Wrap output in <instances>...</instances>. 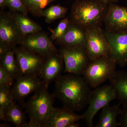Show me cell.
I'll return each mask as SVG.
<instances>
[{"label":"cell","mask_w":127,"mask_h":127,"mask_svg":"<svg viewBox=\"0 0 127 127\" xmlns=\"http://www.w3.org/2000/svg\"><path fill=\"white\" fill-rule=\"evenodd\" d=\"M56 97L73 111H80L88 104L91 91L84 77L70 74L61 75L55 80Z\"/></svg>","instance_id":"1"},{"label":"cell","mask_w":127,"mask_h":127,"mask_svg":"<svg viewBox=\"0 0 127 127\" xmlns=\"http://www.w3.org/2000/svg\"><path fill=\"white\" fill-rule=\"evenodd\" d=\"M108 7V4L98 0H76L72 6L70 20L86 30L101 27Z\"/></svg>","instance_id":"2"},{"label":"cell","mask_w":127,"mask_h":127,"mask_svg":"<svg viewBox=\"0 0 127 127\" xmlns=\"http://www.w3.org/2000/svg\"><path fill=\"white\" fill-rule=\"evenodd\" d=\"M45 84L22 106L29 116L30 121L26 127H43L53 108L55 94L50 93Z\"/></svg>","instance_id":"3"},{"label":"cell","mask_w":127,"mask_h":127,"mask_svg":"<svg viewBox=\"0 0 127 127\" xmlns=\"http://www.w3.org/2000/svg\"><path fill=\"white\" fill-rule=\"evenodd\" d=\"M116 64L109 56L90 61L83 73L89 87L96 88L109 80L116 72Z\"/></svg>","instance_id":"4"},{"label":"cell","mask_w":127,"mask_h":127,"mask_svg":"<svg viewBox=\"0 0 127 127\" xmlns=\"http://www.w3.org/2000/svg\"><path fill=\"white\" fill-rule=\"evenodd\" d=\"M116 99V91L111 84L96 88L91 91L89 99V106L82 114V119L84 120L88 127H93V119L98 112Z\"/></svg>","instance_id":"5"},{"label":"cell","mask_w":127,"mask_h":127,"mask_svg":"<svg viewBox=\"0 0 127 127\" xmlns=\"http://www.w3.org/2000/svg\"><path fill=\"white\" fill-rule=\"evenodd\" d=\"M65 64L64 72L73 75H82L90 60L85 48L61 46L59 51Z\"/></svg>","instance_id":"6"},{"label":"cell","mask_w":127,"mask_h":127,"mask_svg":"<svg viewBox=\"0 0 127 127\" xmlns=\"http://www.w3.org/2000/svg\"><path fill=\"white\" fill-rule=\"evenodd\" d=\"M24 35L18 28L10 12L0 13V44L9 50L21 44Z\"/></svg>","instance_id":"7"},{"label":"cell","mask_w":127,"mask_h":127,"mask_svg":"<svg viewBox=\"0 0 127 127\" xmlns=\"http://www.w3.org/2000/svg\"><path fill=\"white\" fill-rule=\"evenodd\" d=\"M86 31L87 43L85 49L90 61L101 57L110 56L111 48L104 30L97 27Z\"/></svg>","instance_id":"8"},{"label":"cell","mask_w":127,"mask_h":127,"mask_svg":"<svg viewBox=\"0 0 127 127\" xmlns=\"http://www.w3.org/2000/svg\"><path fill=\"white\" fill-rule=\"evenodd\" d=\"M20 76H39L45 58L29 51L22 46L14 49Z\"/></svg>","instance_id":"9"},{"label":"cell","mask_w":127,"mask_h":127,"mask_svg":"<svg viewBox=\"0 0 127 127\" xmlns=\"http://www.w3.org/2000/svg\"><path fill=\"white\" fill-rule=\"evenodd\" d=\"M41 31L25 36L21 45L29 51L46 58L59 51L47 34Z\"/></svg>","instance_id":"10"},{"label":"cell","mask_w":127,"mask_h":127,"mask_svg":"<svg viewBox=\"0 0 127 127\" xmlns=\"http://www.w3.org/2000/svg\"><path fill=\"white\" fill-rule=\"evenodd\" d=\"M104 31L111 48L110 57L117 65L122 67L125 66L127 64V32Z\"/></svg>","instance_id":"11"},{"label":"cell","mask_w":127,"mask_h":127,"mask_svg":"<svg viewBox=\"0 0 127 127\" xmlns=\"http://www.w3.org/2000/svg\"><path fill=\"white\" fill-rule=\"evenodd\" d=\"M16 80V83L11 88V93L14 100L22 105L28 95L37 91L44 84L38 76L34 75H22Z\"/></svg>","instance_id":"12"},{"label":"cell","mask_w":127,"mask_h":127,"mask_svg":"<svg viewBox=\"0 0 127 127\" xmlns=\"http://www.w3.org/2000/svg\"><path fill=\"white\" fill-rule=\"evenodd\" d=\"M103 23L105 30L113 32H127V7L116 3L108 4Z\"/></svg>","instance_id":"13"},{"label":"cell","mask_w":127,"mask_h":127,"mask_svg":"<svg viewBox=\"0 0 127 127\" xmlns=\"http://www.w3.org/2000/svg\"><path fill=\"white\" fill-rule=\"evenodd\" d=\"M63 59L59 51L45 58L40 76L46 86L48 87L51 82L61 75L63 70Z\"/></svg>","instance_id":"14"},{"label":"cell","mask_w":127,"mask_h":127,"mask_svg":"<svg viewBox=\"0 0 127 127\" xmlns=\"http://www.w3.org/2000/svg\"><path fill=\"white\" fill-rule=\"evenodd\" d=\"M56 42L61 46L85 48L87 43L86 30L70 21L65 33L57 39Z\"/></svg>","instance_id":"15"},{"label":"cell","mask_w":127,"mask_h":127,"mask_svg":"<svg viewBox=\"0 0 127 127\" xmlns=\"http://www.w3.org/2000/svg\"><path fill=\"white\" fill-rule=\"evenodd\" d=\"M82 119V115L66 107H54L43 127H68L71 124Z\"/></svg>","instance_id":"16"},{"label":"cell","mask_w":127,"mask_h":127,"mask_svg":"<svg viewBox=\"0 0 127 127\" xmlns=\"http://www.w3.org/2000/svg\"><path fill=\"white\" fill-rule=\"evenodd\" d=\"M116 91L117 99L123 107H127V72L116 71L109 79Z\"/></svg>","instance_id":"17"},{"label":"cell","mask_w":127,"mask_h":127,"mask_svg":"<svg viewBox=\"0 0 127 127\" xmlns=\"http://www.w3.org/2000/svg\"><path fill=\"white\" fill-rule=\"evenodd\" d=\"M120 103L111 106L107 104L102 108L99 121L95 127H120L117 118L121 114L122 109Z\"/></svg>","instance_id":"18"},{"label":"cell","mask_w":127,"mask_h":127,"mask_svg":"<svg viewBox=\"0 0 127 127\" xmlns=\"http://www.w3.org/2000/svg\"><path fill=\"white\" fill-rule=\"evenodd\" d=\"M10 12L24 36L42 30L40 25L32 20L27 15L17 11H10Z\"/></svg>","instance_id":"19"},{"label":"cell","mask_w":127,"mask_h":127,"mask_svg":"<svg viewBox=\"0 0 127 127\" xmlns=\"http://www.w3.org/2000/svg\"><path fill=\"white\" fill-rule=\"evenodd\" d=\"M5 117L6 121L17 127H26L27 124L25 113L15 100L6 109Z\"/></svg>","instance_id":"20"},{"label":"cell","mask_w":127,"mask_h":127,"mask_svg":"<svg viewBox=\"0 0 127 127\" xmlns=\"http://www.w3.org/2000/svg\"><path fill=\"white\" fill-rule=\"evenodd\" d=\"M0 59V65L16 80L20 75L14 49L9 50Z\"/></svg>","instance_id":"21"},{"label":"cell","mask_w":127,"mask_h":127,"mask_svg":"<svg viewBox=\"0 0 127 127\" xmlns=\"http://www.w3.org/2000/svg\"><path fill=\"white\" fill-rule=\"evenodd\" d=\"M68 9L60 5H53L42 12L41 17L45 18L46 23L50 24L54 21L65 16Z\"/></svg>","instance_id":"22"},{"label":"cell","mask_w":127,"mask_h":127,"mask_svg":"<svg viewBox=\"0 0 127 127\" xmlns=\"http://www.w3.org/2000/svg\"><path fill=\"white\" fill-rule=\"evenodd\" d=\"M56 0H22L28 12L35 16L41 17L46 7Z\"/></svg>","instance_id":"23"},{"label":"cell","mask_w":127,"mask_h":127,"mask_svg":"<svg viewBox=\"0 0 127 127\" xmlns=\"http://www.w3.org/2000/svg\"><path fill=\"white\" fill-rule=\"evenodd\" d=\"M14 101L10 86H0V108L5 111Z\"/></svg>","instance_id":"24"},{"label":"cell","mask_w":127,"mask_h":127,"mask_svg":"<svg viewBox=\"0 0 127 127\" xmlns=\"http://www.w3.org/2000/svg\"><path fill=\"white\" fill-rule=\"evenodd\" d=\"M70 22V18L67 17L62 20L55 30H52L49 28V30L52 33L50 38L52 40H56L57 39L61 37L64 35L67 30Z\"/></svg>","instance_id":"25"},{"label":"cell","mask_w":127,"mask_h":127,"mask_svg":"<svg viewBox=\"0 0 127 127\" xmlns=\"http://www.w3.org/2000/svg\"><path fill=\"white\" fill-rule=\"evenodd\" d=\"M7 7L11 11H17L27 15L28 12L22 0H6Z\"/></svg>","instance_id":"26"},{"label":"cell","mask_w":127,"mask_h":127,"mask_svg":"<svg viewBox=\"0 0 127 127\" xmlns=\"http://www.w3.org/2000/svg\"><path fill=\"white\" fill-rule=\"evenodd\" d=\"M14 78L7 71L0 65V86H11L14 82Z\"/></svg>","instance_id":"27"},{"label":"cell","mask_w":127,"mask_h":127,"mask_svg":"<svg viewBox=\"0 0 127 127\" xmlns=\"http://www.w3.org/2000/svg\"><path fill=\"white\" fill-rule=\"evenodd\" d=\"M119 118L120 127H127V107H123Z\"/></svg>","instance_id":"28"},{"label":"cell","mask_w":127,"mask_h":127,"mask_svg":"<svg viewBox=\"0 0 127 127\" xmlns=\"http://www.w3.org/2000/svg\"><path fill=\"white\" fill-rule=\"evenodd\" d=\"M6 7H7L6 0H0V8L1 11L3 10Z\"/></svg>","instance_id":"29"},{"label":"cell","mask_w":127,"mask_h":127,"mask_svg":"<svg viewBox=\"0 0 127 127\" xmlns=\"http://www.w3.org/2000/svg\"><path fill=\"white\" fill-rule=\"evenodd\" d=\"M98 0L106 3L108 4L118 2V0Z\"/></svg>","instance_id":"30"},{"label":"cell","mask_w":127,"mask_h":127,"mask_svg":"<svg viewBox=\"0 0 127 127\" xmlns=\"http://www.w3.org/2000/svg\"><path fill=\"white\" fill-rule=\"evenodd\" d=\"M79 127V124L77 122H76L73 123L71 124L68 127Z\"/></svg>","instance_id":"31"},{"label":"cell","mask_w":127,"mask_h":127,"mask_svg":"<svg viewBox=\"0 0 127 127\" xmlns=\"http://www.w3.org/2000/svg\"><path fill=\"white\" fill-rule=\"evenodd\" d=\"M0 127H10V125H9V124H0Z\"/></svg>","instance_id":"32"},{"label":"cell","mask_w":127,"mask_h":127,"mask_svg":"<svg viewBox=\"0 0 127 127\" xmlns=\"http://www.w3.org/2000/svg\"></svg>","instance_id":"33"}]
</instances>
